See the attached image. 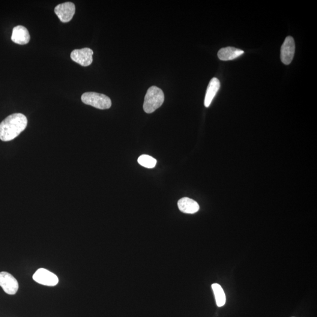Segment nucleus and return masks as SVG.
Returning a JSON list of instances; mask_svg holds the SVG:
<instances>
[{
    "label": "nucleus",
    "mask_w": 317,
    "mask_h": 317,
    "mask_svg": "<svg viewBox=\"0 0 317 317\" xmlns=\"http://www.w3.org/2000/svg\"><path fill=\"white\" fill-rule=\"evenodd\" d=\"M27 124V118L22 113L9 115L0 124V139L4 142L11 141L26 130Z\"/></svg>",
    "instance_id": "1"
},
{
    "label": "nucleus",
    "mask_w": 317,
    "mask_h": 317,
    "mask_svg": "<svg viewBox=\"0 0 317 317\" xmlns=\"http://www.w3.org/2000/svg\"><path fill=\"white\" fill-rule=\"evenodd\" d=\"M164 100L163 91L157 86H152L146 92L143 103V110L147 113H153L162 106Z\"/></svg>",
    "instance_id": "2"
},
{
    "label": "nucleus",
    "mask_w": 317,
    "mask_h": 317,
    "mask_svg": "<svg viewBox=\"0 0 317 317\" xmlns=\"http://www.w3.org/2000/svg\"><path fill=\"white\" fill-rule=\"evenodd\" d=\"M81 100L83 103L100 109H107L112 106V102L107 96L97 92H85L82 94Z\"/></svg>",
    "instance_id": "3"
},
{
    "label": "nucleus",
    "mask_w": 317,
    "mask_h": 317,
    "mask_svg": "<svg viewBox=\"0 0 317 317\" xmlns=\"http://www.w3.org/2000/svg\"><path fill=\"white\" fill-rule=\"evenodd\" d=\"M32 279L35 282L46 286H55L59 282L56 275L45 268H39L36 271Z\"/></svg>",
    "instance_id": "4"
},
{
    "label": "nucleus",
    "mask_w": 317,
    "mask_h": 317,
    "mask_svg": "<svg viewBox=\"0 0 317 317\" xmlns=\"http://www.w3.org/2000/svg\"><path fill=\"white\" fill-rule=\"evenodd\" d=\"M0 286L9 295L16 294L19 289L16 278L6 271L0 272Z\"/></svg>",
    "instance_id": "5"
},
{
    "label": "nucleus",
    "mask_w": 317,
    "mask_h": 317,
    "mask_svg": "<svg viewBox=\"0 0 317 317\" xmlns=\"http://www.w3.org/2000/svg\"><path fill=\"white\" fill-rule=\"evenodd\" d=\"M94 52L88 48L80 50H75L71 53L72 60L77 62L83 67H88L90 65L93 61Z\"/></svg>",
    "instance_id": "6"
},
{
    "label": "nucleus",
    "mask_w": 317,
    "mask_h": 317,
    "mask_svg": "<svg viewBox=\"0 0 317 317\" xmlns=\"http://www.w3.org/2000/svg\"><path fill=\"white\" fill-rule=\"evenodd\" d=\"M54 12L62 23H68L73 19L76 13V5L71 2L62 3L56 6Z\"/></svg>",
    "instance_id": "7"
},
{
    "label": "nucleus",
    "mask_w": 317,
    "mask_h": 317,
    "mask_svg": "<svg viewBox=\"0 0 317 317\" xmlns=\"http://www.w3.org/2000/svg\"><path fill=\"white\" fill-rule=\"evenodd\" d=\"M295 45L294 38L289 36L286 38L281 49V60L285 65L291 64L294 58Z\"/></svg>",
    "instance_id": "8"
},
{
    "label": "nucleus",
    "mask_w": 317,
    "mask_h": 317,
    "mask_svg": "<svg viewBox=\"0 0 317 317\" xmlns=\"http://www.w3.org/2000/svg\"><path fill=\"white\" fill-rule=\"evenodd\" d=\"M11 40L17 44L25 45L28 44L30 40V35L25 26H18L13 29Z\"/></svg>",
    "instance_id": "9"
},
{
    "label": "nucleus",
    "mask_w": 317,
    "mask_h": 317,
    "mask_svg": "<svg viewBox=\"0 0 317 317\" xmlns=\"http://www.w3.org/2000/svg\"><path fill=\"white\" fill-rule=\"evenodd\" d=\"M220 88V80L216 79V78L212 79L210 82H209L207 90H206L205 98V106L206 107H208L211 106L212 101H213L217 92L219 91Z\"/></svg>",
    "instance_id": "10"
},
{
    "label": "nucleus",
    "mask_w": 317,
    "mask_h": 317,
    "mask_svg": "<svg viewBox=\"0 0 317 317\" xmlns=\"http://www.w3.org/2000/svg\"><path fill=\"white\" fill-rule=\"evenodd\" d=\"M178 205L179 210L187 214L196 213L200 209L198 203L188 197H184L179 200Z\"/></svg>",
    "instance_id": "11"
},
{
    "label": "nucleus",
    "mask_w": 317,
    "mask_h": 317,
    "mask_svg": "<svg viewBox=\"0 0 317 317\" xmlns=\"http://www.w3.org/2000/svg\"><path fill=\"white\" fill-rule=\"evenodd\" d=\"M244 53V51L234 47H226L220 49L218 52V57L222 61L233 60L239 57Z\"/></svg>",
    "instance_id": "12"
},
{
    "label": "nucleus",
    "mask_w": 317,
    "mask_h": 317,
    "mask_svg": "<svg viewBox=\"0 0 317 317\" xmlns=\"http://www.w3.org/2000/svg\"><path fill=\"white\" fill-rule=\"evenodd\" d=\"M211 288L213 289L217 306L223 307L226 304V297L222 286L219 284L214 283L211 285Z\"/></svg>",
    "instance_id": "13"
},
{
    "label": "nucleus",
    "mask_w": 317,
    "mask_h": 317,
    "mask_svg": "<svg viewBox=\"0 0 317 317\" xmlns=\"http://www.w3.org/2000/svg\"><path fill=\"white\" fill-rule=\"evenodd\" d=\"M137 161L140 165L149 169L154 168L157 163L155 158L147 155H141L139 157Z\"/></svg>",
    "instance_id": "14"
}]
</instances>
